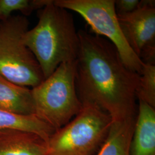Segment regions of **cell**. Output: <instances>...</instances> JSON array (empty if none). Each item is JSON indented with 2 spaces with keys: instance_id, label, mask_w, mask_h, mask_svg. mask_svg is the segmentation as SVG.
<instances>
[{
  "instance_id": "9a60e30c",
  "label": "cell",
  "mask_w": 155,
  "mask_h": 155,
  "mask_svg": "<svg viewBox=\"0 0 155 155\" xmlns=\"http://www.w3.org/2000/svg\"><path fill=\"white\" fill-rule=\"evenodd\" d=\"M139 0H117L115 9L117 15H124L134 11L139 5Z\"/></svg>"
},
{
  "instance_id": "5bb4252c",
  "label": "cell",
  "mask_w": 155,
  "mask_h": 155,
  "mask_svg": "<svg viewBox=\"0 0 155 155\" xmlns=\"http://www.w3.org/2000/svg\"><path fill=\"white\" fill-rule=\"evenodd\" d=\"M48 0H0V22L11 16L14 11H20L25 16L35 10L41 9Z\"/></svg>"
},
{
  "instance_id": "ba28073f",
  "label": "cell",
  "mask_w": 155,
  "mask_h": 155,
  "mask_svg": "<svg viewBox=\"0 0 155 155\" xmlns=\"http://www.w3.org/2000/svg\"><path fill=\"white\" fill-rule=\"evenodd\" d=\"M130 155H155V109L142 101H139Z\"/></svg>"
},
{
  "instance_id": "9c48e42d",
  "label": "cell",
  "mask_w": 155,
  "mask_h": 155,
  "mask_svg": "<svg viewBox=\"0 0 155 155\" xmlns=\"http://www.w3.org/2000/svg\"><path fill=\"white\" fill-rule=\"evenodd\" d=\"M0 155H49L47 142L35 133L0 130Z\"/></svg>"
},
{
  "instance_id": "7a4b0ae2",
  "label": "cell",
  "mask_w": 155,
  "mask_h": 155,
  "mask_svg": "<svg viewBox=\"0 0 155 155\" xmlns=\"http://www.w3.org/2000/svg\"><path fill=\"white\" fill-rule=\"evenodd\" d=\"M38 18L36 25L25 33L24 40L46 79L60 64L77 60L79 38L72 14L52 0L40 9Z\"/></svg>"
},
{
  "instance_id": "30bf717a",
  "label": "cell",
  "mask_w": 155,
  "mask_h": 155,
  "mask_svg": "<svg viewBox=\"0 0 155 155\" xmlns=\"http://www.w3.org/2000/svg\"><path fill=\"white\" fill-rule=\"evenodd\" d=\"M0 109L17 114H35L31 90L0 75Z\"/></svg>"
},
{
  "instance_id": "6da1fadb",
  "label": "cell",
  "mask_w": 155,
  "mask_h": 155,
  "mask_svg": "<svg viewBox=\"0 0 155 155\" xmlns=\"http://www.w3.org/2000/svg\"><path fill=\"white\" fill-rule=\"evenodd\" d=\"M78 34L75 86L82 104L97 106L113 122L136 118L140 75L125 65L107 39L83 29Z\"/></svg>"
},
{
  "instance_id": "8992f818",
  "label": "cell",
  "mask_w": 155,
  "mask_h": 155,
  "mask_svg": "<svg viewBox=\"0 0 155 155\" xmlns=\"http://www.w3.org/2000/svg\"><path fill=\"white\" fill-rule=\"evenodd\" d=\"M54 3L80 15L90 27L91 33L110 41L118 50L125 65L141 74L144 63L124 36L117 18L114 0H55Z\"/></svg>"
},
{
  "instance_id": "4fadbf2b",
  "label": "cell",
  "mask_w": 155,
  "mask_h": 155,
  "mask_svg": "<svg viewBox=\"0 0 155 155\" xmlns=\"http://www.w3.org/2000/svg\"><path fill=\"white\" fill-rule=\"evenodd\" d=\"M136 97L148 105L155 107V66L144 64L140 75Z\"/></svg>"
},
{
  "instance_id": "7c38bea8",
  "label": "cell",
  "mask_w": 155,
  "mask_h": 155,
  "mask_svg": "<svg viewBox=\"0 0 155 155\" xmlns=\"http://www.w3.org/2000/svg\"><path fill=\"white\" fill-rule=\"evenodd\" d=\"M18 130L35 133L46 142L55 131L35 114H17L0 109V130Z\"/></svg>"
},
{
  "instance_id": "8fae6325",
  "label": "cell",
  "mask_w": 155,
  "mask_h": 155,
  "mask_svg": "<svg viewBox=\"0 0 155 155\" xmlns=\"http://www.w3.org/2000/svg\"><path fill=\"white\" fill-rule=\"evenodd\" d=\"M136 118L111 123L97 155H130V144Z\"/></svg>"
},
{
  "instance_id": "277c9868",
  "label": "cell",
  "mask_w": 155,
  "mask_h": 155,
  "mask_svg": "<svg viewBox=\"0 0 155 155\" xmlns=\"http://www.w3.org/2000/svg\"><path fill=\"white\" fill-rule=\"evenodd\" d=\"M112 123L97 106L83 103L81 110L47 141L49 155H93L104 142Z\"/></svg>"
},
{
  "instance_id": "52a82bcc",
  "label": "cell",
  "mask_w": 155,
  "mask_h": 155,
  "mask_svg": "<svg viewBox=\"0 0 155 155\" xmlns=\"http://www.w3.org/2000/svg\"><path fill=\"white\" fill-rule=\"evenodd\" d=\"M155 4L154 0H143L132 12L117 15L124 36L139 58L143 50L155 47Z\"/></svg>"
},
{
  "instance_id": "5b68a950",
  "label": "cell",
  "mask_w": 155,
  "mask_h": 155,
  "mask_svg": "<svg viewBox=\"0 0 155 155\" xmlns=\"http://www.w3.org/2000/svg\"><path fill=\"white\" fill-rule=\"evenodd\" d=\"M29 21L24 16L0 22V75L22 86L35 87L45 79L36 58L24 43Z\"/></svg>"
},
{
  "instance_id": "3957f363",
  "label": "cell",
  "mask_w": 155,
  "mask_h": 155,
  "mask_svg": "<svg viewBox=\"0 0 155 155\" xmlns=\"http://www.w3.org/2000/svg\"><path fill=\"white\" fill-rule=\"evenodd\" d=\"M76 66L77 60L62 63L31 90L35 115L55 130L70 122L82 107L75 86Z\"/></svg>"
}]
</instances>
